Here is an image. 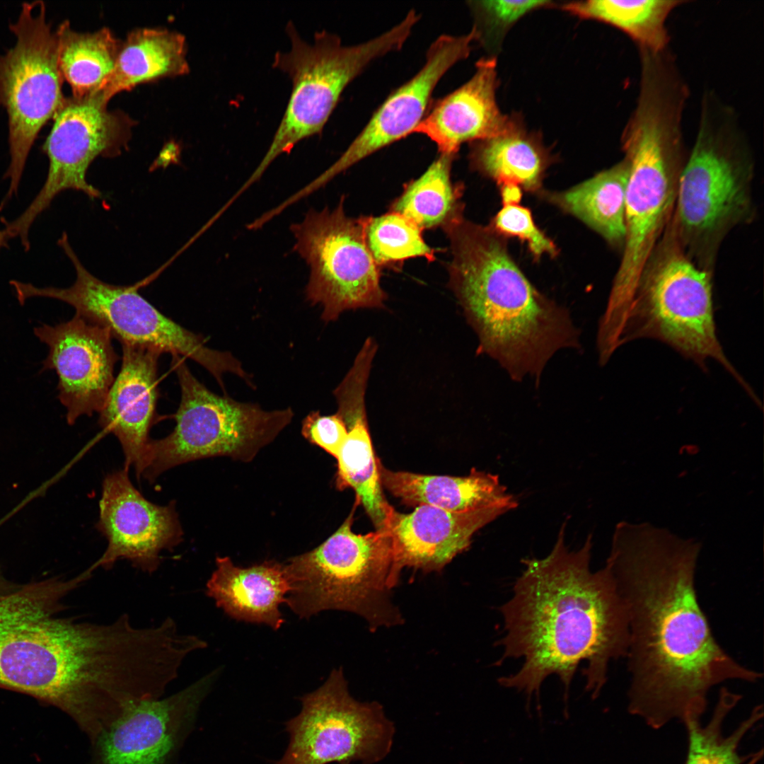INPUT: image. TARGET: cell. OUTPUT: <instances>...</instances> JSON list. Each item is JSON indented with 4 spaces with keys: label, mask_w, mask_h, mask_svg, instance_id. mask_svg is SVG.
Instances as JSON below:
<instances>
[{
    "label": "cell",
    "mask_w": 764,
    "mask_h": 764,
    "mask_svg": "<svg viewBox=\"0 0 764 764\" xmlns=\"http://www.w3.org/2000/svg\"><path fill=\"white\" fill-rule=\"evenodd\" d=\"M625 158L591 178L554 197L563 209L598 232L608 243L623 250L625 236V192L628 177Z\"/></svg>",
    "instance_id": "cell-27"
},
{
    "label": "cell",
    "mask_w": 764,
    "mask_h": 764,
    "mask_svg": "<svg viewBox=\"0 0 764 764\" xmlns=\"http://www.w3.org/2000/svg\"><path fill=\"white\" fill-rule=\"evenodd\" d=\"M684 108L676 100L650 94L637 99L622 134L629 170L625 192L626 236L606 304L614 312L631 299L647 257L671 221L686 159Z\"/></svg>",
    "instance_id": "cell-6"
},
{
    "label": "cell",
    "mask_w": 764,
    "mask_h": 764,
    "mask_svg": "<svg viewBox=\"0 0 764 764\" xmlns=\"http://www.w3.org/2000/svg\"><path fill=\"white\" fill-rule=\"evenodd\" d=\"M58 577L0 593V688L86 716L103 661L93 623L60 618L62 599L91 577Z\"/></svg>",
    "instance_id": "cell-4"
},
{
    "label": "cell",
    "mask_w": 764,
    "mask_h": 764,
    "mask_svg": "<svg viewBox=\"0 0 764 764\" xmlns=\"http://www.w3.org/2000/svg\"><path fill=\"white\" fill-rule=\"evenodd\" d=\"M497 61L485 57L464 84L432 103L414 133L432 141L441 154L455 155L465 142L498 135L509 125L511 117L500 111L497 100Z\"/></svg>",
    "instance_id": "cell-22"
},
{
    "label": "cell",
    "mask_w": 764,
    "mask_h": 764,
    "mask_svg": "<svg viewBox=\"0 0 764 764\" xmlns=\"http://www.w3.org/2000/svg\"><path fill=\"white\" fill-rule=\"evenodd\" d=\"M713 274L687 257L670 221L639 274L612 351L637 338L658 340L703 369L707 359L718 361L752 396L717 336Z\"/></svg>",
    "instance_id": "cell-7"
},
{
    "label": "cell",
    "mask_w": 764,
    "mask_h": 764,
    "mask_svg": "<svg viewBox=\"0 0 764 764\" xmlns=\"http://www.w3.org/2000/svg\"><path fill=\"white\" fill-rule=\"evenodd\" d=\"M500 504L463 511L427 505L410 513L392 512L386 526L398 569L407 567L439 572L467 550L473 535L499 516L515 509Z\"/></svg>",
    "instance_id": "cell-21"
},
{
    "label": "cell",
    "mask_w": 764,
    "mask_h": 764,
    "mask_svg": "<svg viewBox=\"0 0 764 764\" xmlns=\"http://www.w3.org/2000/svg\"><path fill=\"white\" fill-rule=\"evenodd\" d=\"M57 32L59 69L71 88L72 97L94 93L112 73L120 41L107 28L79 33L68 21L63 22Z\"/></svg>",
    "instance_id": "cell-30"
},
{
    "label": "cell",
    "mask_w": 764,
    "mask_h": 764,
    "mask_svg": "<svg viewBox=\"0 0 764 764\" xmlns=\"http://www.w3.org/2000/svg\"><path fill=\"white\" fill-rule=\"evenodd\" d=\"M182 34L164 28H139L120 41L114 69L97 91L109 100L137 85L189 71Z\"/></svg>",
    "instance_id": "cell-26"
},
{
    "label": "cell",
    "mask_w": 764,
    "mask_h": 764,
    "mask_svg": "<svg viewBox=\"0 0 764 764\" xmlns=\"http://www.w3.org/2000/svg\"><path fill=\"white\" fill-rule=\"evenodd\" d=\"M477 40L473 28L465 35L439 36L429 47L421 69L386 97L338 159L301 188L300 195L308 197L366 156L414 133L432 103L439 82L469 56Z\"/></svg>",
    "instance_id": "cell-17"
},
{
    "label": "cell",
    "mask_w": 764,
    "mask_h": 764,
    "mask_svg": "<svg viewBox=\"0 0 764 764\" xmlns=\"http://www.w3.org/2000/svg\"><path fill=\"white\" fill-rule=\"evenodd\" d=\"M216 675L166 698L135 704L90 742L87 764H178Z\"/></svg>",
    "instance_id": "cell-16"
},
{
    "label": "cell",
    "mask_w": 764,
    "mask_h": 764,
    "mask_svg": "<svg viewBox=\"0 0 764 764\" xmlns=\"http://www.w3.org/2000/svg\"><path fill=\"white\" fill-rule=\"evenodd\" d=\"M470 7L476 17L474 25L478 41L497 43L518 20L528 13L553 6L551 1H477Z\"/></svg>",
    "instance_id": "cell-34"
},
{
    "label": "cell",
    "mask_w": 764,
    "mask_h": 764,
    "mask_svg": "<svg viewBox=\"0 0 764 764\" xmlns=\"http://www.w3.org/2000/svg\"><path fill=\"white\" fill-rule=\"evenodd\" d=\"M501 195L504 205L518 204L521 199V188L511 183L502 185Z\"/></svg>",
    "instance_id": "cell-37"
},
{
    "label": "cell",
    "mask_w": 764,
    "mask_h": 764,
    "mask_svg": "<svg viewBox=\"0 0 764 764\" xmlns=\"http://www.w3.org/2000/svg\"><path fill=\"white\" fill-rule=\"evenodd\" d=\"M34 333L49 348L42 368L57 373L58 398L68 424L100 412L119 359L110 330L75 314L66 322L35 327Z\"/></svg>",
    "instance_id": "cell-19"
},
{
    "label": "cell",
    "mask_w": 764,
    "mask_h": 764,
    "mask_svg": "<svg viewBox=\"0 0 764 764\" xmlns=\"http://www.w3.org/2000/svg\"><path fill=\"white\" fill-rule=\"evenodd\" d=\"M58 244L75 268L74 283L67 288L37 287L13 280L11 285L21 304L33 297L64 301L75 308L76 314L109 329L120 342L154 347L195 361L213 376L224 395L228 394L224 382L227 373L255 387L253 375L231 352L208 347L202 335L161 313L138 293L136 286L110 284L93 276L81 262L65 233Z\"/></svg>",
    "instance_id": "cell-10"
},
{
    "label": "cell",
    "mask_w": 764,
    "mask_h": 764,
    "mask_svg": "<svg viewBox=\"0 0 764 764\" xmlns=\"http://www.w3.org/2000/svg\"><path fill=\"white\" fill-rule=\"evenodd\" d=\"M181 398L175 426L164 438L152 440L141 477L154 480L164 471L185 463L214 456L250 462L291 423V407L264 410L228 394L209 390L190 371L184 359L172 356Z\"/></svg>",
    "instance_id": "cell-11"
},
{
    "label": "cell",
    "mask_w": 764,
    "mask_h": 764,
    "mask_svg": "<svg viewBox=\"0 0 764 764\" xmlns=\"http://www.w3.org/2000/svg\"><path fill=\"white\" fill-rule=\"evenodd\" d=\"M98 530L106 538L103 555L89 568L109 569L127 560L151 574L161 562V553L181 543L183 531L175 504L161 506L147 500L133 485L128 467L108 474L103 482Z\"/></svg>",
    "instance_id": "cell-18"
},
{
    "label": "cell",
    "mask_w": 764,
    "mask_h": 764,
    "mask_svg": "<svg viewBox=\"0 0 764 764\" xmlns=\"http://www.w3.org/2000/svg\"><path fill=\"white\" fill-rule=\"evenodd\" d=\"M206 586L207 595L233 619L275 630L284 623L279 606L286 603L289 584L284 564L269 560L241 567L228 557H217Z\"/></svg>",
    "instance_id": "cell-23"
},
{
    "label": "cell",
    "mask_w": 764,
    "mask_h": 764,
    "mask_svg": "<svg viewBox=\"0 0 764 764\" xmlns=\"http://www.w3.org/2000/svg\"><path fill=\"white\" fill-rule=\"evenodd\" d=\"M353 512L317 548L284 564L286 603L300 618L339 610L361 616L372 631L400 625L403 616L390 598L400 574L390 537L387 531L354 533Z\"/></svg>",
    "instance_id": "cell-8"
},
{
    "label": "cell",
    "mask_w": 764,
    "mask_h": 764,
    "mask_svg": "<svg viewBox=\"0 0 764 764\" xmlns=\"http://www.w3.org/2000/svg\"><path fill=\"white\" fill-rule=\"evenodd\" d=\"M565 530L564 523L548 555L523 560L512 596L499 608L502 659L521 658L523 663L498 683L525 695L528 714L535 695L540 719V690L548 676L556 675L563 685L567 719L569 688L579 666L586 662L585 691L595 700L607 681L609 663L625 657L629 644L627 610L611 572L606 565L591 569V536L570 551Z\"/></svg>",
    "instance_id": "cell-2"
},
{
    "label": "cell",
    "mask_w": 764,
    "mask_h": 764,
    "mask_svg": "<svg viewBox=\"0 0 764 764\" xmlns=\"http://www.w3.org/2000/svg\"><path fill=\"white\" fill-rule=\"evenodd\" d=\"M382 487L407 505H427L463 511L518 502L496 475L472 469L465 476L425 475L395 471L378 459Z\"/></svg>",
    "instance_id": "cell-24"
},
{
    "label": "cell",
    "mask_w": 764,
    "mask_h": 764,
    "mask_svg": "<svg viewBox=\"0 0 764 764\" xmlns=\"http://www.w3.org/2000/svg\"><path fill=\"white\" fill-rule=\"evenodd\" d=\"M684 3L680 0H589L568 2L560 7L579 18L596 20L620 30L638 50L659 52L668 48L666 21L669 15Z\"/></svg>",
    "instance_id": "cell-29"
},
{
    "label": "cell",
    "mask_w": 764,
    "mask_h": 764,
    "mask_svg": "<svg viewBox=\"0 0 764 764\" xmlns=\"http://www.w3.org/2000/svg\"><path fill=\"white\" fill-rule=\"evenodd\" d=\"M300 700L301 712L286 724L288 748L276 764H374L390 753L393 723L378 702L349 694L342 668Z\"/></svg>",
    "instance_id": "cell-14"
},
{
    "label": "cell",
    "mask_w": 764,
    "mask_h": 764,
    "mask_svg": "<svg viewBox=\"0 0 764 764\" xmlns=\"http://www.w3.org/2000/svg\"><path fill=\"white\" fill-rule=\"evenodd\" d=\"M343 200L332 210L310 209L290 226L294 250L309 267L306 300L320 306L325 323L349 310L383 308L387 298L366 244V217L347 216Z\"/></svg>",
    "instance_id": "cell-13"
},
{
    "label": "cell",
    "mask_w": 764,
    "mask_h": 764,
    "mask_svg": "<svg viewBox=\"0 0 764 764\" xmlns=\"http://www.w3.org/2000/svg\"><path fill=\"white\" fill-rule=\"evenodd\" d=\"M120 344L121 369L99 412L98 423L119 440L125 466L134 467L141 477L151 441L149 432L157 420L158 364L163 352L154 347Z\"/></svg>",
    "instance_id": "cell-20"
},
{
    "label": "cell",
    "mask_w": 764,
    "mask_h": 764,
    "mask_svg": "<svg viewBox=\"0 0 764 764\" xmlns=\"http://www.w3.org/2000/svg\"><path fill=\"white\" fill-rule=\"evenodd\" d=\"M108 103L99 91L66 98L42 146L49 160L47 178L26 209L5 222L10 238L18 237L23 245H28L31 225L64 190L81 191L91 199L101 196L86 180L88 167L98 156L119 155L127 146L134 125L125 113L108 110Z\"/></svg>",
    "instance_id": "cell-15"
},
{
    "label": "cell",
    "mask_w": 764,
    "mask_h": 764,
    "mask_svg": "<svg viewBox=\"0 0 764 764\" xmlns=\"http://www.w3.org/2000/svg\"><path fill=\"white\" fill-rule=\"evenodd\" d=\"M419 18L411 10L380 35L348 46L342 44L339 36L325 30L317 32L310 44L289 22L286 31L291 49L277 52L273 66L291 79L290 98L266 154L235 196L239 197L259 180L278 156L289 154L303 139L320 134L346 87L373 62L400 50Z\"/></svg>",
    "instance_id": "cell-9"
},
{
    "label": "cell",
    "mask_w": 764,
    "mask_h": 764,
    "mask_svg": "<svg viewBox=\"0 0 764 764\" xmlns=\"http://www.w3.org/2000/svg\"><path fill=\"white\" fill-rule=\"evenodd\" d=\"M701 544L649 523H618L606 566L628 617V710L653 729L702 717L709 691L762 674L718 644L698 601Z\"/></svg>",
    "instance_id": "cell-1"
},
{
    "label": "cell",
    "mask_w": 764,
    "mask_h": 764,
    "mask_svg": "<svg viewBox=\"0 0 764 764\" xmlns=\"http://www.w3.org/2000/svg\"><path fill=\"white\" fill-rule=\"evenodd\" d=\"M455 155L441 154L418 179L409 183L392 206L421 230L444 226L461 213L458 190L450 178Z\"/></svg>",
    "instance_id": "cell-32"
},
{
    "label": "cell",
    "mask_w": 764,
    "mask_h": 764,
    "mask_svg": "<svg viewBox=\"0 0 764 764\" xmlns=\"http://www.w3.org/2000/svg\"><path fill=\"white\" fill-rule=\"evenodd\" d=\"M493 227L503 234L526 241L532 253L537 257L556 254L555 245L536 226L531 212L519 204L504 205L494 219Z\"/></svg>",
    "instance_id": "cell-35"
},
{
    "label": "cell",
    "mask_w": 764,
    "mask_h": 764,
    "mask_svg": "<svg viewBox=\"0 0 764 764\" xmlns=\"http://www.w3.org/2000/svg\"><path fill=\"white\" fill-rule=\"evenodd\" d=\"M12 584L6 583L1 577H0V593L9 589Z\"/></svg>",
    "instance_id": "cell-38"
},
{
    "label": "cell",
    "mask_w": 764,
    "mask_h": 764,
    "mask_svg": "<svg viewBox=\"0 0 764 764\" xmlns=\"http://www.w3.org/2000/svg\"><path fill=\"white\" fill-rule=\"evenodd\" d=\"M444 227L453 255L450 285L476 334L477 352L513 381L538 384L557 352L581 347L570 312L533 286L492 229L462 216Z\"/></svg>",
    "instance_id": "cell-3"
},
{
    "label": "cell",
    "mask_w": 764,
    "mask_h": 764,
    "mask_svg": "<svg viewBox=\"0 0 764 764\" xmlns=\"http://www.w3.org/2000/svg\"><path fill=\"white\" fill-rule=\"evenodd\" d=\"M475 166L499 184L536 189L546 164V154L537 135L528 132L515 116L501 134L473 142Z\"/></svg>",
    "instance_id": "cell-28"
},
{
    "label": "cell",
    "mask_w": 764,
    "mask_h": 764,
    "mask_svg": "<svg viewBox=\"0 0 764 764\" xmlns=\"http://www.w3.org/2000/svg\"><path fill=\"white\" fill-rule=\"evenodd\" d=\"M10 29L16 43L0 54V105L8 114L10 153L5 202L18 192L38 133L66 100L58 64V35L47 22L44 2L23 3Z\"/></svg>",
    "instance_id": "cell-12"
},
{
    "label": "cell",
    "mask_w": 764,
    "mask_h": 764,
    "mask_svg": "<svg viewBox=\"0 0 764 764\" xmlns=\"http://www.w3.org/2000/svg\"><path fill=\"white\" fill-rule=\"evenodd\" d=\"M365 238L379 267L413 257L434 259V250L424 241L421 229L404 216L392 212L366 217Z\"/></svg>",
    "instance_id": "cell-33"
},
{
    "label": "cell",
    "mask_w": 764,
    "mask_h": 764,
    "mask_svg": "<svg viewBox=\"0 0 764 764\" xmlns=\"http://www.w3.org/2000/svg\"><path fill=\"white\" fill-rule=\"evenodd\" d=\"M755 166L735 111L712 91L706 92L671 220L682 250L699 268L714 274L727 236L755 220Z\"/></svg>",
    "instance_id": "cell-5"
},
{
    "label": "cell",
    "mask_w": 764,
    "mask_h": 764,
    "mask_svg": "<svg viewBox=\"0 0 764 764\" xmlns=\"http://www.w3.org/2000/svg\"><path fill=\"white\" fill-rule=\"evenodd\" d=\"M741 695L722 688L711 718L701 724V717L687 716L683 722L688 738L685 764H754L762 752L741 755L739 748L745 735L763 718L762 706L753 708L750 715L730 734H723L722 727Z\"/></svg>",
    "instance_id": "cell-31"
},
{
    "label": "cell",
    "mask_w": 764,
    "mask_h": 764,
    "mask_svg": "<svg viewBox=\"0 0 764 764\" xmlns=\"http://www.w3.org/2000/svg\"><path fill=\"white\" fill-rule=\"evenodd\" d=\"M365 395L354 393L337 403V412L347 428V437L335 458L337 461L336 484L340 490L350 487L356 494L376 531H386L395 509L382 490L378 458L374 453L369 429Z\"/></svg>",
    "instance_id": "cell-25"
},
{
    "label": "cell",
    "mask_w": 764,
    "mask_h": 764,
    "mask_svg": "<svg viewBox=\"0 0 764 764\" xmlns=\"http://www.w3.org/2000/svg\"><path fill=\"white\" fill-rule=\"evenodd\" d=\"M301 434L311 443L336 458L347 435V426L340 414L322 415L310 412L303 420Z\"/></svg>",
    "instance_id": "cell-36"
},
{
    "label": "cell",
    "mask_w": 764,
    "mask_h": 764,
    "mask_svg": "<svg viewBox=\"0 0 764 764\" xmlns=\"http://www.w3.org/2000/svg\"><path fill=\"white\" fill-rule=\"evenodd\" d=\"M5 244H6V243H5V241H4V238H3V236H2L1 231H0V246L4 245Z\"/></svg>",
    "instance_id": "cell-39"
}]
</instances>
